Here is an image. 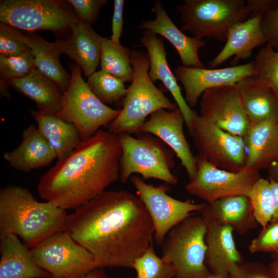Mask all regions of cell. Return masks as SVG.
Wrapping results in <instances>:
<instances>
[{
  "instance_id": "40",
  "label": "cell",
  "mask_w": 278,
  "mask_h": 278,
  "mask_svg": "<svg viewBox=\"0 0 278 278\" xmlns=\"http://www.w3.org/2000/svg\"><path fill=\"white\" fill-rule=\"evenodd\" d=\"M260 24L267 44L278 50V6L263 14Z\"/></svg>"
},
{
  "instance_id": "26",
  "label": "cell",
  "mask_w": 278,
  "mask_h": 278,
  "mask_svg": "<svg viewBox=\"0 0 278 278\" xmlns=\"http://www.w3.org/2000/svg\"><path fill=\"white\" fill-rule=\"evenodd\" d=\"M248 167L259 171L278 159V121H266L250 126L242 139Z\"/></svg>"
},
{
  "instance_id": "28",
  "label": "cell",
  "mask_w": 278,
  "mask_h": 278,
  "mask_svg": "<svg viewBox=\"0 0 278 278\" xmlns=\"http://www.w3.org/2000/svg\"><path fill=\"white\" fill-rule=\"evenodd\" d=\"M37 128L53 148L58 160L69 155L81 141L76 128L54 114L31 110Z\"/></svg>"
},
{
  "instance_id": "10",
  "label": "cell",
  "mask_w": 278,
  "mask_h": 278,
  "mask_svg": "<svg viewBox=\"0 0 278 278\" xmlns=\"http://www.w3.org/2000/svg\"><path fill=\"white\" fill-rule=\"evenodd\" d=\"M30 249L37 264L50 278H82L99 268L92 254L66 231L50 235Z\"/></svg>"
},
{
  "instance_id": "33",
  "label": "cell",
  "mask_w": 278,
  "mask_h": 278,
  "mask_svg": "<svg viewBox=\"0 0 278 278\" xmlns=\"http://www.w3.org/2000/svg\"><path fill=\"white\" fill-rule=\"evenodd\" d=\"M248 197L254 218L262 228L271 222L274 213V202L269 179L257 180L251 189Z\"/></svg>"
},
{
  "instance_id": "43",
  "label": "cell",
  "mask_w": 278,
  "mask_h": 278,
  "mask_svg": "<svg viewBox=\"0 0 278 278\" xmlns=\"http://www.w3.org/2000/svg\"><path fill=\"white\" fill-rule=\"evenodd\" d=\"M269 181L274 202V213L271 222H275L278 221V181L272 179H269Z\"/></svg>"
},
{
  "instance_id": "46",
  "label": "cell",
  "mask_w": 278,
  "mask_h": 278,
  "mask_svg": "<svg viewBox=\"0 0 278 278\" xmlns=\"http://www.w3.org/2000/svg\"><path fill=\"white\" fill-rule=\"evenodd\" d=\"M272 168L270 170V179H272L275 181H278V159L271 166Z\"/></svg>"
},
{
  "instance_id": "31",
  "label": "cell",
  "mask_w": 278,
  "mask_h": 278,
  "mask_svg": "<svg viewBox=\"0 0 278 278\" xmlns=\"http://www.w3.org/2000/svg\"><path fill=\"white\" fill-rule=\"evenodd\" d=\"M36 67L34 54L31 48L18 56L7 57L0 55L1 95L10 97L9 82L26 76Z\"/></svg>"
},
{
  "instance_id": "37",
  "label": "cell",
  "mask_w": 278,
  "mask_h": 278,
  "mask_svg": "<svg viewBox=\"0 0 278 278\" xmlns=\"http://www.w3.org/2000/svg\"><path fill=\"white\" fill-rule=\"evenodd\" d=\"M248 249L252 253L259 252L278 254V221L270 222L262 228L250 242Z\"/></svg>"
},
{
  "instance_id": "2",
  "label": "cell",
  "mask_w": 278,
  "mask_h": 278,
  "mask_svg": "<svg viewBox=\"0 0 278 278\" xmlns=\"http://www.w3.org/2000/svg\"><path fill=\"white\" fill-rule=\"evenodd\" d=\"M121 152L117 134L99 129L42 176L39 195L64 210L81 206L119 179Z\"/></svg>"
},
{
  "instance_id": "3",
  "label": "cell",
  "mask_w": 278,
  "mask_h": 278,
  "mask_svg": "<svg viewBox=\"0 0 278 278\" xmlns=\"http://www.w3.org/2000/svg\"><path fill=\"white\" fill-rule=\"evenodd\" d=\"M67 215L49 202L38 201L27 188L10 184L0 190V238L16 235L30 249L65 231Z\"/></svg>"
},
{
  "instance_id": "25",
  "label": "cell",
  "mask_w": 278,
  "mask_h": 278,
  "mask_svg": "<svg viewBox=\"0 0 278 278\" xmlns=\"http://www.w3.org/2000/svg\"><path fill=\"white\" fill-rule=\"evenodd\" d=\"M206 203L201 212L203 219L229 225L240 235L245 234L258 224L247 196H229Z\"/></svg>"
},
{
  "instance_id": "27",
  "label": "cell",
  "mask_w": 278,
  "mask_h": 278,
  "mask_svg": "<svg viewBox=\"0 0 278 278\" xmlns=\"http://www.w3.org/2000/svg\"><path fill=\"white\" fill-rule=\"evenodd\" d=\"M9 86L33 100L41 113L55 114L61 109L64 92L37 67L24 77L12 80Z\"/></svg>"
},
{
  "instance_id": "20",
  "label": "cell",
  "mask_w": 278,
  "mask_h": 278,
  "mask_svg": "<svg viewBox=\"0 0 278 278\" xmlns=\"http://www.w3.org/2000/svg\"><path fill=\"white\" fill-rule=\"evenodd\" d=\"M140 41L147 49L149 56L150 67L148 75L150 79L153 82L160 80L169 91L183 115L185 124L188 130L197 113L188 106L182 94L177 79L167 61L163 40L159 38L156 33L144 30Z\"/></svg>"
},
{
  "instance_id": "15",
  "label": "cell",
  "mask_w": 278,
  "mask_h": 278,
  "mask_svg": "<svg viewBox=\"0 0 278 278\" xmlns=\"http://www.w3.org/2000/svg\"><path fill=\"white\" fill-rule=\"evenodd\" d=\"M252 61L222 68H196L179 66L175 76L182 84L184 99L192 109L207 90L213 88L235 85L240 80L254 75Z\"/></svg>"
},
{
  "instance_id": "36",
  "label": "cell",
  "mask_w": 278,
  "mask_h": 278,
  "mask_svg": "<svg viewBox=\"0 0 278 278\" xmlns=\"http://www.w3.org/2000/svg\"><path fill=\"white\" fill-rule=\"evenodd\" d=\"M22 33L5 23H0V54L10 57L23 54L30 48L22 39Z\"/></svg>"
},
{
  "instance_id": "47",
  "label": "cell",
  "mask_w": 278,
  "mask_h": 278,
  "mask_svg": "<svg viewBox=\"0 0 278 278\" xmlns=\"http://www.w3.org/2000/svg\"><path fill=\"white\" fill-rule=\"evenodd\" d=\"M204 278H223L216 275H214L212 273H210L209 275L205 277Z\"/></svg>"
},
{
  "instance_id": "30",
  "label": "cell",
  "mask_w": 278,
  "mask_h": 278,
  "mask_svg": "<svg viewBox=\"0 0 278 278\" xmlns=\"http://www.w3.org/2000/svg\"><path fill=\"white\" fill-rule=\"evenodd\" d=\"M131 54L130 49L120 43L103 38L100 59L101 70L124 82H131L133 70Z\"/></svg>"
},
{
  "instance_id": "13",
  "label": "cell",
  "mask_w": 278,
  "mask_h": 278,
  "mask_svg": "<svg viewBox=\"0 0 278 278\" xmlns=\"http://www.w3.org/2000/svg\"><path fill=\"white\" fill-rule=\"evenodd\" d=\"M197 170L194 178L185 186L190 195L206 203L232 196H248L253 185L260 178L259 172L246 165L238 172L218 168L198 154Z\"/></svg>"
},
{
  "instance_id": "7",
  "label": "cell",
  "mask_w": 278,
  "mask_h": 278,
  "mask_svg": "<svg viewBox=\"0 0 278 278\" xmlns=\"http://www.w3.org/2000/svg\"><path fill=\"white\" fill-rule=\"evenodd\" d=\"M206 230L202 217L193 214L167 234L161 257L174 266L176 278H204L211 273L205 264Z\"/></svg>"
},
{
  "instance_id": "41",
  "label": "cell",
  "mask_w": 278,
  "mask_h": 278,
  "mask_svg": "<svg viewBox=\"0 0 278 278\" xmlns=\"http://www.w3.org/2000/svg\"><path fill=\"white\" fill-rule=\"evenodd\" d=\"M124 5V0L114 1L111 39L117 43H120L119 39L123 32Z\"/></svg>"
},
{
  "instance_id": "19",
  "label": "cell",
  "mask_w": 278,
  "mask_h": 278,
  "mask_svg": "<svg viewBox=\"0 0 278 278\" xmlns=\"http://www.w3.org/2000/svg\"><path fill=\"white\" fill-rule=\"evenodd\" d=\"M203 219L207 228L206 266L211 273L228 278L231 266L243 262L234 239L233 230L229 225Z\"/></svg>"
},
{
  "instance_id": "6",
  "label": "cell",
  "mask_w": 278,
  "mask_h": 278,
  "mask_svg": "<svg viewBox=\"0 0 278 278\" xmlns=\"http://www.w3.org/2000/svg\"><path fill=\"white\" fill-rule=\"evenodd\" d=\"M121 147L119 179L127 182L133 173L144 180L157 179L175 185L178 178L171 171L175 166V152L161 140L150 134L134 137L131 134H117Z\"/></svg>"
},
{
  "instance_id": "32",
  "label": "cell",
  "mask_w": 278,
  "mask_h": 278,
  "mask_svg": "<svg viewBox=\"0 0 278 278\" xmlns=\"http://www.w3.org/2000/svg\"><path fill=\"white\" fill-rule=\"evenodd\" d=\"M122 80L101 70L88 77L86 83L94 94L103 103L124 100L127 92Z\"/></svg>"
},
{
  "instance_id": "24",
  "label": "cell",
  "mask_w": 278,
  "mask_h": 278,
  "mask_svg": "<svg viewBox=\"0 0 278 278\" xmlns=\"http://www.w3.org/2000/svg\"><path fill=\"white\" fill-rule=\"evenodd\" d=\"M0 238V278H50L18 236L8 235Z\"/></svg>"
},
{
  "instance_id": "14",
  "label": "cell",
  "mask_w": 278,
  "mask_h": 278,
  "mask_svg": "<svg viewBox=\"0 0 278 278\" xmlns=\"http://www.w3.org/2000/svg\"><path fill=\"white\" fill-rule=\"evenodd\" d=\"M199 106L200 115L241 139L250 128L236 84L207 90L201 95Z\"/></svg>"
},
{
  "instance_id": "12",
  "label": "cell",
  "mask_w": 278,
  "mask_h": 278,
  "mask_svg": "<svg viewBox=\"0 0 278 278\" xmlns=\"http://www.w3.org/2000/svg\"><path fill=\"white\" fill-rule=\"evenodd\" d=\"M188 131L198 154L213 166L231 172H238L246 166L247 153L241 138L197 114Z\"/></svg>"
},
{
  "instance_id": "18",
  "label": "cell",
  "mask_w": 278,
  "mask_h": 278,
  "mask_svg": "<svg viewBox=\"0 0 278 278\" xmlns=\"http://www.w3.org/2000/svg\"><path fill=\"white\" fill-rule=\"evenodd\" d=\"M152 11L155 14V19L143 21L138 29L159 34L168 40L179 54L182 66L204 68L198 52L205 42L184 34L170 19L160 1L155 2Z\"/></svg>"
},
{
  "instance_id": "8",
  "label": "cell",
  "mask_w": 278,
  "mask_h": 278,
  "mask_svg": "<svg viewBox=\"0 0 278 278\" xmlns=\"http://www.w3.org/2000/svg\"><path fill=\"white\" fill-rule=\"evenodd\" d=\"M81 20L67 1L3 0L0 2L1 22L34 32L47 30L62 37Z\"/></svg>"
},
{
  "instance_id": "44",
  "label": "cell",
  "mask_w": 278,
  "mask_h": 278,
  "mask_svg": "<svg viewBox=\"0 0 278 278\" xmlns=\"http://www.w3.org/2000/svg\"><path fill=\"white\" fill-rule=\"evenodd\" d=\"M271 278H278V254L272 255V260L267 265Z\"/></svg>"
},
{
  "instance_id": "23",
  "label": "cell",
  "mask_w": 278,
  "mask_h": 278,
  "mask_svg": "<svg viewBox=\"0 0 278 278\" xmlns=\"http://www.w3.org/2000/svg\"><path fill=\"white\" fill-rule=\"evenodd\" d=\"M250 126L278 121V96L268 85L250 76L236 84Z\"/></svg>"
},
{
  "instance_id": "11",
  "label": "cell",
  "mask_w": 278,
  "mask_h": 278,
  "mask_svg": "<svg viewBox=\"0 0 278 278\" xmlns=\"http://www.w3.org/2000/svg\"><path fill=\"white\" fill-rule=\"evenodd\" d=\"M130 181L152 220L154 229L153 238L159 245H162L173 227L194 213L201 212L206 204L172 198L167 194L170 190L169 185L165 183L153 186L137 176H132Z\"/></svg>"
},
{
  "instance_id": "16",
  "label": "cell",
  "mask_w": 278,
  "mask_h": 278,
  "mask_svg": "<svg viewBox=\"0 0 278 278\" xmlns=\"http://www.w3.org/2000/svg\"><path fill=\"white\" fill-rule=\"evenodd\" d=\"M183 115L177 108L173 110L160 109L150 115L140 129V133L155 135L175 152L185 168L190 180L197 170L195 156L185 137Z\"/></svg>"
},
{
  "instance_id": "22",
  "label": "cell",
  "mask_w": 278,
  "mask_h": 278,
  "mask_svg": "<svg viewBox=\"0 0 278 278\" xmlns=\"http://www.w3.org/2000/svg\"><path fill=\"white\" fill-rule=\"evenodd\" d=\"M3 157L12 168L25 172L48 166L57 159L49 143L32 124L24 130L20 145L6 152Z\"/></svg>"
},
{
  "instance_id": "5",
  "label": "cell",
  "mask_w": 278,
  "mask_h": 278,
  "mask_svg": "<svg viewBox=\"0 0 278 278\" xmlns=\"http://www.w3.org/2000/svg\"><path fill=\"white\" fill-rule=\"evenodd\" d=\"M175 9L180 15L182 30L198 40L212 37L226 42L232 26L251 18L244 0H184Z\"/></svg>"
},
{
  "instance_id": "38",
  "label": "cell",
  "mask_w": 278,
  "mask_h": 278,
  "mask_svg": "<svg viewBox=\"0 0 278 278\" xmlns=\"http://www.w3.org/2000/svg\"><path fill=\"white\" fill-rule=\"evenodd\" d=\"M228 278H271L268 266L259 262H242L233 264Z\"/></svg>"
},
{
  "instance_id": "9",
  "label": "cell",
  "mask_w": 278,
  "mask_h": 278,
  "mask_svg": "<svg viewBox=\"0 0 278 278\" xmlns=\"http://www.w3.org/2000/svg\"><path fill=\"white\" fill-rule=\"evenodd\" d=\"M71 82L64 92L60 111L54 114L73 124L81 140H86L102 126H108L120 113V110L110 108L92 92L81 76V68L76 63H70Z\"/></svg>"
},
{
  "instance_id": "45",
  "label": "cell",
  "mask_w": 278,
  "mask_h": 278,
  "mask_svg": "<svg viewBox=\"0 0 278 278\" xmlns=\"http://www.w3.org/2000/svg\"><path fill=\"white\" fill-rule=\"evenodd\" d=\"M82 278H107L101 268H96Z\"/></svg>"
},
{
  "instance_id": "29",
  "label": "cell",
  "mask_w": 278,
  "mask_h": 278,
  "mask_svg": "<svg viewBox=\"0 0 278 278\" xmlns=\"http://www.w3.org/2000/svg\"><path fill=\"white\" fill-rule=\"evenodd\" d=\"M22 39L32 50L36 67L65 92L71 76L60 62L61 53L56 42L46 41L34 32H28L26 34L22 33Z\"/></svg>"
},
{
  "instance_id": "21",
  "label": "cell",
  "mask_w": 278,
  "mask_h": 278,
  "mask_svg": "<svg viewBox=\"0 0 278 278\" xmlns=\"http://www.w3.org/2000/svg\"><path fill=\"white\" fill-rule=\"evenodd\" d=\"M262 15L260 14L250 18L231 27L223 48L208 63L211 68L221 65L233 56L234 58L231 64L237 65L240 60L250 57L254 48L267 43L261 28Z\"/></svg>"
},
{
  "instance_id": "35",
  "label": "cell",
  "mask_w": 278,
  "mask_h": 278,
  "mask_svg": "<svg viewBox=\"0 0 278 278\" xmlns=\"http://www.w3.org/2000/svg\"><path fill=\"white\" fill-rule=\"evenodd\" d=\"M133 268L136 272V278H171L176 275L174 266L157 255L153 244L136 259Z\"/></svg>"
},
{
  "instance_id": "42",
  "label": "cell",
  "mask_w": 278,
  "mask_h": 278,
  "mask_svg": "<svg viewBox=\"0 0 278 278\" xmlns=\"http://www.w3.org/2000/svg\"><path fill=\"white\" fill-rule=\"evenodd\" d=\"M246 5L252 18L276 8L278 6V0H248Z\"/></svg>"
},
{
  "instance_id": "4",
  "label": "cell",
  "mask_w": 278,
  "mask_h": 278,
  "mask_svg": "<svg viewBox=\"0 0 278 278\" xmlns=\"http://www.w3.org/2000/svg\"><path fill=\"white\" fill-rule=\"evenodd\" d=\"M131 62L133 70L131 84L123 100L120 113L108 126V131L115 134H139L148 115L160 109L173 110L178 108L150 79L148 53L141 50L132 51Z\"/></svg>"
},
{
  "instance_id": "1",
  "label": "cell",
  "mask_w": 278,
  "mask_h": 278,
  "mask_svg": "<svg viewBox=\"0 0 278 278\" xmlns=\"http://www.w3.org/2000/svg\"><path fill=\"white\" fill-rule=\"evenodd\" d=\"M65 231L93 256L99 268H133L152 244V220L138 196L104 191L68 214Z\"/></svg>"
},
{
  "instance_id": "34",
  "label": "cell",
  "mask_w": 278,
  "mask_h": 278,
  "mask_svg": "<svg viewBox=\"0 0 278 278\" xmlns=\"http://www.w3.org/2000/svg\"><path fill=\"white\" fill-rule=\"evenodd\" d=\"M252 62L253 77L271 88L278 96V50L267 44L260 49Z\"/></svg>"
},
{
  "instance_id": "39",
  "label": "cell",
  "mask_w": 278,
  "mask_h": 278,
  "mask_svg": "<svg viewBox=\"0 0 278 278\" xmlns=\"http://www.w3.org/2000/svg\"><path fill=\"white\" fill-rule=\"evenodd\" d=\"M79 19L91 25L98 19L100 9L107 2L106 0H68Z\"/></svg>"
},
{
  "instance_id": "17",
  "label": "cell",
  "mask_w": 278,
  "mask_h": 278,
  "mask_svg": "<svg viewBox=\"0 0 278 278\" xmlns=\"http://www.w3.org/2000/svg\"><path fill=\"white\" fill-rule=\"evenodd\" d=\"M102 38L91 25L80 20L73 25L68 33L55 42L61 54L74 60L84 76L89 77L96 72L99 64Z\"/></svg>"
}]
</instances>
